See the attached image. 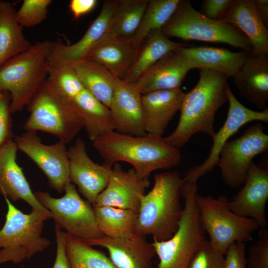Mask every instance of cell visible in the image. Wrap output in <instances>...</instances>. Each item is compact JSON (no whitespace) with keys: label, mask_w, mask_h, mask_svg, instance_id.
<instances>
[{"label":"cell","mask_w":268,"mask_h":268,"mask_svg":"<svg viewBox=\"0 0 268 268\" xmlns=\"http://www.w3.org/2000/svg\"><path fill=\"white\" fill-rule=\"evenodd\" d=\"M51 46L49 40L37 42L0 66V91L9 93L12 114L27 106L48 78Z\"/></svg>","instance_id":"4"},{"label":"cell","mask_w":268,"mask_h":268,"mask_svg":"<svg viewBox=\"0 0 268 268\" xmlns=\"http://www.w3.org/2000/svg\"><path fill=\"white\" fill-rule=\"evenodd\" d=\"M180 2V0H149L140 23L131 37L139 48L149 35L161 30Z\"/></svg>","instance_id":"33"},{"label":"cell","mask_w":268,"mask_h":268,"mask_svg":"<svg viewBox=\"0 0 268 268\" xmlns=\"http://www.w3.org/2000/svg\"><path fill=\"white\" fill-rule=\"evenodd\" d=\"M245 244L236 242L228 248L224 257V268H247Z\"/></svg>","instance_id":"40"},{"label":"cell","mask_w":268,"mask_h":268,"mask_svg":"<svg viewBox=\"0 0 268 268\" xmlns=\"http://www.w3.org/2000/svg\"><path fill=\"white\" fill-rule=\"evenodd\" d=\"M148 179L139 177L133 168L127 171L113 165L108 183L93 206H109L138 212L141 199L149 187Z\"/></svg>","instance_id":"16"},{"label":"cell","mask_w":268,"mask_h":268,"mask_svg":"<svg viewBox=\"0 0 268 268\" xmlns=\"http://www.w3.org/2000/svg\"><path fill=\"white\" fill-rule=\"evenodd\" d=\"M221 21L232 25L247 38L252 53H268V31L263 23L253 0H234Z\"/></svg>","instance_id":"27"},{"label":"cell","mask_w":268,"mask_h":268,"mask_svg":"<svg viewBox=\"0 0 268 268\" xmlns=\"http://www.w3.org/2000/svg\"><path fill=\"white\" fill-rule=\"evenodd\" d=\"M65 247L71 268H117L104 253L67 234Z\"/></svg>","instance_id":"34"},{"label":"cell","mask_w":268,"mask_h":268,"mask_svg":"<svg viewBox=\"0 0 268 268\" xmlns=\"http://www.w3.org/2000/svg\"><path fill=\"white\" fill-rule=\"evenodd\" d=\"M72 67L85 88L109 109L117 78L104 67L86 59Z\"/></svg>","instance_id":"30"},{"label":"cell","mask_w":268,"mask_h":268,"mask_svg":"<svg viewBox=\"0 0 268 268\" xmlns=\"http://www.w3.org/2000/svg\"><path fill=\"white\" fill-rule=\"evenodd\" d=\"M10 101L9 93L7 91H0V148L13 140L14 137Z\"/></svg>","instance_id":"38"},{"label":"cell","mask_w":268,"mask_h":268,"mask_svg":"<svg viewBox=\"0 0 268 268\" xmlns=\"http://www.w3.org/2000/svg\"><path fill=\"white\" fill-rule=\"evenodd\" d=\"M64 192V195L59 198L53 197L47 192L34 193L39 202L51 212L55 227L84 242L103 236L93 206L80 197L76 186L69 182Z\"/></svg>","instance_id":"11"},{"label":"cell","mask_w":268,"mask_h":268,"mask_svg":"<svg viewBox=\"0 0 268 268\" xmlns=\"http://www.w3.org/2000/svg\"><path fill=\"white\" fill-rule=\"evenodd\" d=\"M240 95L260 111L266 109L268 101V53H249L233 76Z\"/></svg>","instance_id":"23"},{"label":"cell","mask_w":268,"mask_h":268,"mask_svg":"<svg viewBox=\"0 0 268 268\" xmlns=\"http://www.w3.org/2000/svg\"><path fill=\"white\" fill-rule=\"evenodd\" d=\"M92 142L105 163H129L143 179H148L155 171L177 166L181 159L179 148L167 144L163 137L149 134L134 136L112 131Z\"/></svg>","instance_id":"2"},{"label":"cell","mask_w":268,"mask_h":268,"mask_svg":"<svg viewBox=\"0 0 268 268\" xmlns=\"http://www.w3.org/2000/svg\"><path fill=\"white\" fill-rule=\"evenodd\" d=\"M197 190V183L184 181V205L177 230L166 240H153L151 243L159 260L154 268H188L194 253L206 239L196 203Z\"/></svg>","instance_id":"6"},{"label":"cell","mask_w":268,"mask_h":268,"mask_svg":"<svg viewBox=\"0 0 268 268\" xmlns=\"http://www.w3.org/2000/svg\"><path fill=\"white\" fill-rule=\"evenodd\" d=\"M268 149V135L260 123L248 127L238 138L227 141L219 152L217 165L223 182L230 188L243 185L253 159Z\"/></svg>","instance_id":"12"},{"label":"cell","mask_w":268,"mask_h":268,"mask_svg":"<svg viewBox=\"0 0 268 268\" xmlns=\"http://www.w3.org/2000/svg\"><path fill=\"white\" fill-rule=\"evenodd\" d=\"M167 37L227 44L247 53L252 47L247 38L234 26L204 16L189 0H180L176 10L161 29Z\"/></svg>","instance_id":"7"},{"label":"cell","mask_w":268,"mask_h":268,"mask_svg":"<svg viewBox=\"0 0 268 268\" xmlns=\"http://www.w3.org/2000/svg\"><path fill=\"white\" fill-rule=\"evenodd\" d=\"M148 1L119 0L104 35L132 37L140 23Z\"/></svg>","instance_id":"32"},{"label":"cell","mask_w":268,"mask_h":268,"mask_svg":"<svg viewBox=\"0 0 268 268\" xmlns=\"http://www.w3.org/2000/svg\"><path fill=\"white\" fill-rule=\"evenodd\" d=\"M57 243L55 261L53 268H71L66 251L67 234L62 230L55 227Z\"/></svg>","instance_id":"41"},{"label":"cell","mask_w":268,"mask_h":268,"mask_svg":"<svg viewBox=\"0 0 268 268\" xmlns=\"http://www.w3.org/2000/svg\"><path fill=\"white\" fill-rule=\"evenodd\" d=\"M185 94L179 88L142 94V106L146 134L162 137L169 123L180 111Z\"/></svg>","instance_id":"25"},{"label":"cell","mask_w":268,"mask_h":268,"mask_svg":"<svg viewBox=\"0 0 268 268\" xmlns=\"http://www.w3.org/2000/svg\"><path fill=\"white\" fill-rule=\"evenodd\" d=\"M139 48L131 37L104 35L85 59L99 64L116 78L124 80L134 63Z\"/></svg>","instance_id":"21"},{"label":"cell","mask_w":268,"mask_h":268,"mask_svg":"<svg viewBox=\"0 0 268 268\" xmlns=\"http://www.w3.org/2000/svg\"><path fill=\"white\" fill-rule=\"evenodd\" d=\"M118 1L105 0L98 16L76 42L66 45L60 41L52 42L49 57L50 65L54 67H72L84 60L93 47L105 34Z\"/></svg>","instance_id":"17"},{"label":"cell","mask_w":268,"mask_h":268,"mask_svg":"<svg viewBox=\"0 0 268 268\" xmlns=\"http://www.w3.org/2000/svg\"><path fill=\"white\" fill-rule=\"evenodd\" d=\"M199 71L197 84L185 94L177 127L170 134L163 137L167 144L178 148L184 146L198 133H203L212 138L215 133V114L228 102L229 77L210 69Z\"/></svg>","instance_id":"1"},{"label":"cell","mask_w":268,"mask_h":268,"mask_svg":"<svg viewBox=\"0 0 268 268\" xmlns=\"http://www.w3.org/2000/svg\"><path fill=\"white\" fill-rule=\"evenodd\" d=\"M99 228L103 236L126 238L136 233L137 213L109 206H93Z\"/></svg>","instance_id":"31"},{"label":"cell","mask_w":268,"mask_h":268,"mask_svg":"<svg viewBox=\"0 0 268 268\" xmlns=\"http://www.w3.org/2000/svg\"><path fill=\"white\" fill-rule=\"evenodd\" d=\"M177 51L185 57L192 69L212 70L229 77L236 73L249 53L207 46L183 47Z\"/></svg>","instance_id":"26"},{"label":"cell","mask_w":268,"mask_h":268,"mask_svg":"<svg viewBox=\"0 0 268 268\" xmlns=\"http://www.w3.org/2000/svg\"><path fill=\"white\" fill-rule=\"evenodd\" d=\"M107 250L109 258L117 268H151L155 250L145 236L135 233L126 238L103 236L85 242Z\"/></svg>","instance_id":"22"},{"label":"cell","mask_w":268,"mask_h":268,"mask_svg":"<svg viewBox=\"0 0 268 268\" xmlns=\"http://www.w3.org/2000/svg\"><path fill=\"white\" fill-rule=\"evenodd\" d=\"M16 144L11 140L0 148V194L12 202L23 200L32 209L52 218L51 212L37 200L16 161Z\"/></svg>","instance_id":"19"},{"label":"cell","mask_w":268,"mask_h":268,"mask_svg":"<svg viewBox=\"0 0 268 268\" xmlns=\"http://www.w3.org/2000/svg\"><path fill=\"white\" fill-rule=\"evenodd\" d=\"M16 12L10 2L0 0V66L32 45L24 35L23 27L16 19Z\"/></svg>","instance_id":"29"},{"label":"cell","mask_w":268,"mask_h":268,"mask_svg":"<svg viewBox=\"0 0 268 268\" xmlns=\"http://www.w3.org/2000/svg\"><path fill=\"white\" fill-rule=\"evenodd\" d=\"M243 187L229 201L235 214L254 220L260 227L267 225L266 207L268 199V169L250 164Z\"/></svg>","instance_id":"18"},{"label":"cell","mask_w":268,"mask_h":268,"mask_svg":"<svg viewBox=\"0 0 268 268\" xmlns=\"http://www.w3.org/2000/svg\"><path fill=\"white\" fill-rule=\"evenodd\" d=\"M48 79L81 118L91 140L115 131L110 109L85 88L72 67L50 66Z\"/></svg>","instance_id":"10"},{"label":"cell","mask_w":268,"mask_h":268,"mask_svg":"<svg viewBox=\"0 0 268 268\" xmlns=\"http://www.w3.org/2000/svg\"><path fill=\"white\" fill-rule=\"evenodd\" d=\"M7 210L0 230V265L8 262L18 264L50 246L42 236L44 221L50 219L35 210L26 214L4 198Z\"/></svg>","instance_id":"8"},{"label":"cell","mask_w":268,"mask_h":268,"mask_svg":"<svg viewBox=\"0 0 268 268\" xmlns=\"http://www.w3.org/2000/svg\"><path fill=\"white\" fill-rule=\"evenodd\" d=\"M224 256L205 239L194 253L188 268H224Z\"/></svg>","instance_id":"36"},{"label":"cell","mask_w":268,"mask_h":268,"mask_svg":"<svg viewBox=\"0 0 268 268\" xmlns=\"http://www.w3.org/2000/svg\"><path fill=\"white\" fill-rule=\"evenodd\" d=\"M196 200L200 220L210 243L224 255L233 243L251 241L253 233L260 227L254 220L234 213L226 196L216 198L197 194Z\"/></svg>","instance_id":"9"},{"label":"cell","mask_w":268,"mask_h":268,"mask_svg":"<svg viewBox=\"0 0 268 268\" xmlns=\"http://www.w3.org/2000/svg\"><path fill=\"white\" fill-rule=\"evenodd\" d=\"M229 109L226 119L212 138V145L206 159L201 164L192 167L185 174L184 181L197 183L201 177L211 171L217 165L219 152L229 138L245 125L254 121L268 122V108L254 111L242 105L233 94L230 86L227 90Z\"/></svg>","instance_id":"14"},{"label":"cell","mask_w":268,"mask_h":268,"mask_svg":"<svg viewBox=\"0 0 268 268\" xmlns=\"http://www.w3.org/2000/svg\"><path fill=\"white\" fill-rule=\"evenodd\" d=\"M51 0H24L16 12V18L23 27L30 28L42 23L48 17Z\"/></svg>","instance_id":"35"},{"label":"cell","mask_w":268,"mask_h":268,"mask_svg":"<svg viewBox=\"0 0 268 268\" xmlns=\"http://www.w3.org/2000/svg\"><path fill=\"white\" fill-rule=\"evenodd\" d=\"M190 46L170 40L161 30L151 33L140 45L134 63L123 80L134 83L148 68L166 54L181 47Z\"/></svg>","instance_id":"28"},{"label":"cell","mask_w":268,"mask_h":268,"mask_svg":"<svg viewBox=\"0 0 268 268\" xmlns=\"http://www.w3.org/2000/svg\"><path fill=\"white\" fill-rule=\"evenodd\" d=\"M184 180L177 171L155 174L153 186L142 197L136 233L158 241L169 239L177 230L183 211L181 203Z\"/></svg>","instance_id":"3"},{"label":"cell","mask_w":268,"mask_h":268,"mask_svg":"<svg viewBox=\"0 0 268 268\" xmlns=\"http://www.w3.org/2000/svg\"><path fill=\"white\" fill-rule=\"evenodd\" d=\"M27 107L29 116L23 125L25 131L51 134L67 144L84 128L81 118L48 78Z\"/></svg>","instance_id":"5"},{"label":"cell","mask_w":268,"mask_h":268,"mask_svg":"<svg viewBox=\"0 0 268 268\" xmlns=\"http://www.w3.org/2000/svg\"><path fill=\"white\" fill-rule=\"evenodd\" d=\"M257 12L266 28L268 27V0H253Z\"/></svg>","instance_id":"43"},{"label":"cell","mask_w":268,"mask_h":268,"mask_svg":"<svg viewBox=\"0 0 268 268\" xmlns=\"http://www.w3.org/2000/svg\"><path fill=\"white\" fill-rule=\"evenodd\" d=\"M141 95L134 84L116 79L109 107L116 132L134 136L146 134Z\"/></svg>","instance_id":"20"},{"label":"cell","mask_w":268,"mask_h":268,"mask_svg":"<svg viewBox=\"0 0 268 268\" xmlns=\"http://www.w3.org/2000/svg\"><path fill=\"white\" fill-rule=\"evenodd\" d=\"M190 69L185 57L176 49L148 68L133 84L141 94L179 88Z\"/></svg>","instance_id":"24"},{"label":"cell","mask_w":268,"mask_h":268,"mask_svg":"<svg viewBox=\"0 0 268 268\" xmlns=\"http://www.w3.org/2000/svg\"><path fill=\"white\" fill-rule=\"evenodd\" d=\"M18 150L34 162L48 179L49 186L59 193L71 182L68 149L66 144L58 141L48 145L41 141L36 132L25 131L15 136Z\"/></svg>","instance_id":"13"},{"label":"cell","mask_w":268,"mask_h":268,"mask_svg":"<svg viewBox=\"0 0 268 268\" xmlns=\"http://www.w3.org/2000/svg\"><path fill=\"white\" fill-rule=\"evenodd\" d=\"M70 182L86 200L93 205L108 183L113 165H99L89 157L85 143L77 138L68 149Z\"/></svg>","instance_id":"15"},{"label":"cell","mask_w":268,"mask_h":268,"mask_svg":"<svg viewBox=\"0 0 268 268\" xmlns=\"http://www.w3.org/2000/svg\"><path fill=\"white\" fill-rule=\"evenodd\" d=\"M234 0H204L200 12L207 18L221 20L227 13Z\"/></svg>","instance_id":"39"},{"label":"cell","mask_w":268,"mask_h":268,"mask_svg":"<svg viewBox=\"0 0 268 268\" xmlns=\"http://www.w3.org/2000/svg\"><path fill=\"white\" fill-rule=\"evenodd\" d=\"M97 2L96 0H71L69 3V8L73 18L78 19L91 11Z\"/></svg>","instance_id":"42"},{"label":"cell","mask_w":268,"mask_h":268,"mask_svg":"<svg viewBox=\"0 0 268 268\" xmlns=\"http://www.w3.org/2000/svg\"><path fill=\"white\" fill-rule=\"evenodd\" d=\"M259 239L249 249L248 268H268V230L266 227L259 233Z\"/></svg>","instance_id":"37"}]
</instances>
